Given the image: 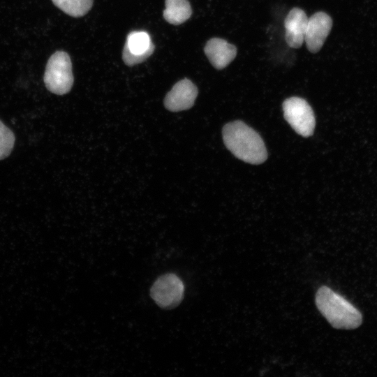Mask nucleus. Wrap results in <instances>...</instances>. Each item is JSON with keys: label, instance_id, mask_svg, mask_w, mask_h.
I'll return each mask as SVG.
<instances>
[{"label": "nucleus", "instance_id": "nucleus-4", "mask_svg": "<svg viewBox=\"0 0 377 377\" xmlns=\"http://www.w3.org/2000/svg\"><path fill=\"white\" fill-rule=\"evenodd\" d=\"M284 117L300 135L309 137L313 133L316 121L311 107L303 98L290 97L283 103Z\"/></svg>", "mask_w": 377, "mask_h": 377}, {"label": "nucleus", "instance_id": "nucleus-12", "mask_svg": "<svg viewBox=\"0 0 377 377\" xmlns=\"http://www.w3.org/2000/svg\"><path fill=\"white\" fill-rule=\"evenodd\" d=\"M52 1L63 12L74 17L84 15L93 5V0H52Z\"/></svg>", "mask_w": 377, "mask_h": 377}, {"label": "nucleus", "instance_id": "nucleus-8", "mask_svg": "<svg viewBox=\"0 0 377 377\" xmlns=\"http://www.w3.org/2000/svg\"><path fill=\"white\" fill-rule=\"evenodd\" d=\"M198 96L197 87L188 79L177 82L166 94L165 107L170 111L178 112L191 108Z\"/></svg>", "mask_w": 377, "mask_h": 377}, {"label": "nucleus", "instance_id": "nucleus-11", "mask_svg": "<svg viewBox=\"0 0 377 377\" xmlns=\"http://www.w3.org/2000/svg\"><path fill=\"white\" fill-rule=\"evenodd\" d=\"M163 17L170 24L178 25L186 22L192 10L188 0H165Z\"/></svg>", "mask_w": 377, "mask_h": 377}, {"label": "nucleus", "instance_id": "nucleus-1", "mask_svg": "<svg viewBox=\"0 0 377 377\" xmlns=\"http://www.w3.org/2000/svg\"><path fill=\"white\" fill-rule=\"evenodd\" d=\"M226 147L239 159L251 164L263 163L267 157L260 135L243 121H235L223 128Z\"/></svg>", "mask_w": 377, "mask_h": 377}, {"label": "nucleus", "instance_id": "nucleus-3", "mask_svg": "<svg viewBox=\"0 0 377 377\" xmlns=\"http://www.w3.org/2000/svg\"><path fill=\"white\" fill-rule=\"evenodd\" d=\"M44 82L53 94L64 95L69 92L73 84V75L68 53L57 51L50 57L45 67Z\"/></svg>", "mask_w": 377, "mask_h": 377}, {"label": "nucleus", "instance_id": "nucleus-6", "mask_svg": "<svg viewBox=\"0 0 377 377\" xmlns=\"http://www.w3.org/2000/svg\"><path fill=\"white\" fill-rule=\"evenodd\" d=\"M154 49L147 32L132 31L128 35L123 49V61L129 66L142 63L152 54Z\"/></svg>", "mask_w": 377, "mask_h": 377}, {"label": "nucleus", "instance_id": "nucleus-9", "mask_svg": "<svg viewBox=\"0 0 377 377\" xmlns=\"http://www.w3.org/2000/svg\"><path fill=\"white\" fill-rule=\"evenodd\" d=\"M308 19L305 12L300 8H293L290 10L284 20L285 39L289 47L299 48L302 46Z\"/></svg>", "mask_w": 377, "mask_h": 377}, {"label": "nucleus", "instance_id": "nucleus-7", "mask_svg": "<svg viewBox=\"0 0 377 377\" xmlns=\"http://www.w3.org/2000/svg\"><path fill=\"white\" fill-rule=\"evenodd\" d=\"M332 27V20L324 12L315 13L308 19L304 41L311 53H316L323 47Z\"/></svg>", "mask_w": 377, "mask_h": 377}, {"label": "nucleus", "instance_id": "nucleus-2", "mask_svg": "<svg viewBox=\"0 0 377 377\" xmlns=\"http://www.w3.org/2000/svg\"><path fill=\"white\" fill-rule=\"evenodd\" d=\"M316 304L326 320L337 329L351 330L362 321L361 313L343 297L327 286L316 294Z\"/></svg>", "mask_w": 377, "mask_h": 377}, {"label": "nucleus", "instance_id": "nucleus-10", "mask_svg": "<svg viewBox=\"0 0 377 377\" xmlns=\"http://www.w3.org/2000/svg\"><path fill=\"white\" fill-rule=\"evenodd\" d=\"M204 51L211 64L218 70L226 68L237 55V47L219 38L209 39Z\"/></svg>", "mask_w": 377, "mask_h": 377}, {"label": "nucleus", "instance_id": "nucleus-13", "mask_svg": "<svg viewBox=\"0 0 377 377\" xmlns=\"http://www.w3.org/2000/svg\"><path fill=\"white\" fill-rule=\"evenodd\" d=\"M15 141V138L13 131L0 120V160L10 155Z\"/></svg>", "mask_w": 377, "mask_h": 377}, {"label": "nucleus", "instance_id": "nucleus-5", "mask_svg": "<svg viewBox=\"0 0 377 377\" xmlns=\"http://www.w3.org/2000/svg\"><path fill=\"white\" fill-rule=\"evenodd\" d=\"M184 285L175 274L167 273L159 276L152 285L150 295L158 306L171 309L183 300Z\"/></svg>", "mask_w": 377, "mask_h": 377}]
</instances>
